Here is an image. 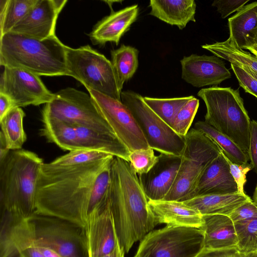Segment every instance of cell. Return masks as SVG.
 <instances>
[{"mask_svg": "<svg viewBox=\"0 0 257 257\" xmlns=\"http://www.w3.org/2000/svg\"><path fill=\"white\" fill-rule=\"evenodd\" d=\"M114 157L68 168L50 170L42 166L35 213L86 226L107 200Z\"/></svg>", "mask_w": 257, "mask_h": 257, "instance_id": "1", "label": "cell"}, {"mask_svg": "<svg viewBox=\"0 0 257 257\" xmlns=\"http://www.w3.org/2000/svg\"><path fill=\"white\" fill-rule=\"evenodd\" d=\"M108 197L119 244L127 253L157 224L139 176L130 163L114 157Z\"/></svg>", "mask_w": 257, "mask_h": 257, "instance_id": "2", "label": "cell"}, {"mask_svg": "<svg viewBox=\"0 0 257 257\" xmlns=\"http://www.w3.org/2000/svg\"><path fill=\"white\" fill-rule=\"evenodd\" d=\"M44 163L36 153L10 150L0 160V211L26 219L35 213L38 178Z\"/></svg>", "mask_w": 257, "mask_h": 257, "instance_id": "3", "label": "cell"}, {"mask_svg": "<svg viewBox=\"0 0 257 257\" xmlns=\"http://www.w3.org/2000/svg\"><path fill=\"white\" fill-rule=\"evenodd\" d=\"M67 46L56 35L38 40L9 32L1 36L0 65L38 76H69Z\"/></svg>", "mask_w": 257, "mask_h": 257, "instance_id": "4", "label": "cell"}, {"mask_svg": "<svg viewBox=\"0 0 257 257\" xmlns=\"http://www.w3.org/2000/svg\"><path fill=\"white\" fill-rule=\"evenodd\" d=\"M197 95L206 107L205 120L248 154L250 120L238 89L212 86Z\"/></svg>", "mask_w": 257, "mask_h": 257, "instance_id": "5", "label": "cell"}, {"mask_svg": "<svg viewBox=\"0 0 257 257\" xmlns=\"http://www.w3.org/2000/svg\"><path fill=\"white\" fill-rule=\"evenodd\" d=\"M185 140L177 176L163 200L184 201L190 199L205 169L221 152L213 141L195 128L188 131Z\"/></svg>", "mask_w": 257, "mask_h": 257, "instance_id": "6", "label": "cell"}, {"mask_svg": "<svg viewBox=\"0 0 257 257\" xmlns=\"http://www.w3.org/2000/svg\"><path fill=\"white\" fill-rule=\"evenodd\" d=\"M26 220L38 243L62 257H90L86 226L36 213Z\"/></svg>", "mask_w": 257, "mask_h": 257, "instance_id": "7", "label": "cell"}, {"mask_svg": "<svg viewBox=\"0 0 257 257\" xmlns=\"http://www.w3.org/2000/svg\"><path fill=\"white\" fill-rule=\"evenodd\" d=\"M66 64L69 76L91 89L121 101L112 63L89 45L72 48L67 46Z\"/></svg>", "mask_w": 257, "mask_h": 257, "instance_id": "8", "label": "cell"}, {"mask_svg": "<svg viewBox=\"0 0 257 257\" xmlns=\"http://www.w3.org/2000/svg\"><path fill=\"white\" fill-rule=\"evenodd\" d=\"M121 101L133 114L150 148L161 154L181 156L185 137L176 133L144 102L143 97L132 90L121 91Z\"/></svg>", "mask_w": 257, "mask_h": 257, "instance_id": "9", "label": "cell"}, {"mask_svg": "<svg viewBox=\"0 0 257 257\" xmlns=\"http://www.w3.org/2000/svg\"><path fill=\"white\" fill-rule=\"evenodd\" d=\"M203 240L202 228L166 225L148 233L134 257H196Z\"/></svg>", "mask_w": 257, "mask_h": 257, "instance_id": "10", "label": "cell"}, {"mask_svg": "<svg viewBox=\"0 0 257 257\" xmlns=\"http://www.w3.org/2000/svg\"><path fill=\"white\" fill-rule=\"evenodd\" d=\"M55 94L44 105L42 114L116 136L89 94L67 87Z\"/></svg>", "mask_w": 257, "mask_h": 257, "instance_id": "11", "label": "cell"}, {"mask_svg": "<svg viewBox=\"0 0 257 257\" xmlns=\"http://www.w3.org/2000/svg\"><path fill=\"white\" fill-rule=\"evenodd\" d=\"M87 90L100 113L130 152L150 147L131 112L121 101Z\"/></svg>", "mask_w": 257, "mask_h": 257, "instance_id": "12", "label": "cell"}, {"mask_svg": "<svg viewBox=\"0 0 257 257\" xmlns=\"http://www.w3.org/2000/svg\"><path fill=\"white\" fill-rule=\"evenodd\" d=\"M0 93L8 96L16 107L45 104L55 95L45 86L39 76L21 69L9 67H4L1 74Z\"/></svg>", "mask_w": 257, "mask_h": 257, "instance_id": "13", "label": "cell"}, {"mask_svg": "<svg viewBox=\"0 0 257 257\" xmlns=\"http://www.w3.org/2000/svg\"><path fill=\"white\" fill-rule=\"evenodd\" d=\"M0 257H44L26 219L10 214L1 216Z\"/></svg>", "mask_w": 257, "mask_h": 257, "instance_id": "14", "label": "cell"}, {"mask_svg": "<svg viewBox=\"0 0 257 257\" xmlns=\"http://www.w3.org/2000/svg\"><path fill=\"white\" fill-rule=\"evenodd\" d=\"M67 2V0H37L10 32L38 40L56 35L57 20Z\"/></svg>", "mask_w": 257, "mask_h": 257, "instance_id": "15", "label": "cell"}, {"mask_svg": "<svg viewBox=\"0 0 257 257\" xmlns=\"http://www.w3.org/2000/svg\"><path fill=\"white\" fill-rule=\"evenodd\" d=\"M180 62L182 78L196 87L218 85L231 76L224 61L215 55L192 54Z\"/></svg>", "mask_w": 257, "mask_h": 257, "instance_id": "16", "label": "cell"}, {"mask_svg": "<svg viewBox=\"0 0 257 257\" xmlns=\"http://www.w3.org/2000/svg\"><path fill=\"white\" fill-rule=\"evenodd\" d=\"M86 228L90 257L110 253L120 245L108 197L106 203L87 220Z\"/></svg>", "mask_w": 257, "mask_h": 257, "instance_id": "17", "label": "cell"}, {"mask_svg": "<svg viewBox=\"0 0 257 257\" xmlns=\"http://www.w3.org/2000/svg\"><path fill=\"white\" fill-rule=\"evenodd\" d=\"M155 166L146 174L139 176L149 200H163L175 181L182 157L160 154Z\"/></svg>", "mask_w": 257, "mask_h": 257, "instance_id": "18", "label": "cell"}, {"mask_svg": "<svg viewBox=\"0 0 257 257\" xmlns=\"http://www.w3.org/2000/svg\"><path fill=\"white\" fill-rule=\"evenodd\" d=\"M236 193H238L237 185L230 173L228 160L221 151L202 174L191 198L204 195Z\"/></svg>", "mask_w": 257, "mask_h": 257, "instance_id": "19", "label": "cell"}, {"mask_svg": "<svg viewBox=\"0 0 257 257\" xmlns=\"http://www.w3.org/2000/svg\"><path fill=\"white\" fill-rule=\"evenodd\" d=\"M139 11L138 5H134L104 17L89 34L92 42L94 45H104L109 42L118 45L121 37L137 20Z\"/></svg>", "mask_w": 257, "mask_h": 257, "instance_id": "20", "label": "cell"}, {"mask_svg": "<svg viewBox=\"0 0 257 257\" xmlns=\"http://www.w3.org/2000/svg\"><path fill=\"white\" fill-rule=\"evenodd\" d=\"M149 204L157 224L202 229L203 227V215L183 201L149 200Z\"/></svg>", "mask_w": 257, "mask_h": 257, "instance_id": "21", "label": "cell"}, {"mask_svg": "<svg viewBox=\"0 0 257 257\" xmlns=\"http://www.w3.org/2000/svg\"><path fill=\"white\" fill-rule=\"evenodd\" d=\"M203 219V248L214 250L237 247L234 224L228 216L205 215Z\"/></svg>", "mask_w": 257, "mask_h": 257, "instance_id": "22", "label": "cell"}, {"mask_svg": "<svg viewBox=\"0 0 257 257\" xmlns=\"http://www.w3.org/2000/svg\"><path fill=\"white\" fill-rule=\"evenodd\" d=\"M73 125L77 134L80 149L104 152L129 162L130 151L117 136L103 133L83 126Z\"/></svg>", "mask_w": 257, "mask_h": 257, "instance_id": "23", "label": "cell"}, {"mask_svg": "<svg viewBox=\"0 0 257 257\" xmlns=\"http://www.w3.org/2000/svg\"><path fill=\"white\" fill-rule=\"evenodd\" d=\"M149 6L150 15L180 30L190 21L195 22L196 5L194 0H151Z\"/></svg>", "mask_w": 257, "mask_h": 257, "instance_id": "24", "label": "cell"}, {"mask_svg": "<svg viewBox=\"0 0 257 257\" xmlns=\"http://www.w3.org/2000/svg\"><path fill=\"white\" fill-rule=\"evenodd\" d=\"M229 38L239 48L254 45L257 31V2L243 6L228 20Z\"/></svg>", "mask_w": 257, "mask_h": 257, "instance_id": "25", "label": "cell"}, {"mask_svg": "<svg viewBox=\"0 0 257 257\" xmlns=\"http://www.w3.org/2000/svg\"><path fill=\"white\" fill-rule=\"evenodd\" d=\"M252 199L239 193L224 195H204L183 201L201 215L221 214L229 216L241 204Z\"/></svg>", "mask_w": 257, "mask_h": 257, "instance_id": "26", "label": "cell"}, {"mask_svg": "<svg viewBox=\"0 0 257 257\" xmlns=\"http://www.w3.org/2000/svg\"><path fill=\"white\" fill-rule=\"evenodd\" d=\"M43 123L41 135L50 143L64 150L80 149L78 138L73 124L62 120L42 114Z\"/></svg>", "mask_w": 257, "mask_h": 257, "instance_id": "27", "label": "cell"}, {"mask_svg": "<svg viewBox=\"0 0 257 257\" xmlns=\"http://www.w3.org/2000/svg\"><path fill=\"white\" fill-rule=\"evenodd\" d=\"M25 113L21 107H14L0 119L2 135L9 150L22 149L27 139L23 127Z\"/></svg>", "mask_w": 257, "mask_h": 257, "instance_id": "28", "label": "cell"}, {"mask_svg": "<svg viewBox=\"0 0 257 257\" xmlns=\"http://www.w3.org/2000/svg\"><path fill=\"white\" fill-rule=\"evenodd\" d=\"M139 51L122 44L111 51L112 65L118 88L121 91L125 82L131 79L138 67Z\"/></svg>", "mask_w": 257, "mask_h": 257, "instance_id": "29", "label": "cell"}, {"mask_svg": "<svg viewBox=\"0 0 257 257\" xmlns=\"http://www.w3.org/2000/svg\"><path fill=\"white\" fill-rule=\"evenodd\" d=\"M202 48L230 64L243 66L257 72V57L238 48L229 38L223 42L205 44Z\"/></svg>", "mask_w": 257, "mask_h": 257, "instance_id": "30", "label": "cell"}, {"mask_svg": "<svg viewBox=\"0 0 257 257\" xmlns=\"http://www.w3.org/2000/svg\"><path fill=\"white\" fill-rule=\"evenodd\" d=\"M195 128L202 132L213 141L220 148L224 155L232 163L241 165L248 163V154L227 136L223 135L204 121H198Z\"/></svg>", "mask_w": 257, "mask_h": 257, "instance_id": "31", "label": "cell"}, {"mask_svg": "<svg viewBox=\"0 0 257 257\" xmlns=\"http://www.w3.org/2000/svg\"><path fill=\"white\" fill-rule=\"evenodd\" d=\"M37 0H1V35L10 32L28 14Z\"/></svg>", "mask_w": 257, "mask_h": 257, "instance_id": "32", "label": "cell"}, {"mask_svg": "<svg viewBox=\"0 0 257 257\" xmlns=\"http://www.w3.org/2000/svg\"><path fill=\"white\" fill-rule=\"evenodd\" d=\"M110 155L94 150H75L69 151L50 163H44L42 167L50 170L75 167L98 161Z\"/></svg>", "mask_w": 257, "mask_h": 257, "instance_id": "33", "label": "cell"}, {"mask_svg": "<svg viewBox=\"0 0 257 257\" xmlns=\"http://www.w3.org/2000/svg\"><path fill=\"white\" fill-rule=\"evenodd\" d=\"M193 97V95L171 98L143 97L147 105L166 123L171 127L180 109Z\"/></svg>", "mask_w": 257, "mask_h": 257, "instance_id": "34", "label": "cell"}, {"mask_svg": "<svg viewBox=\"0 0 257 257\" xmlns=\"http://www.w3.org/2000/svg\"><path fill=\"white\" fill-rule=\"evenodd\" d=\"M237 248L247 255L257 251V218L234 222Z\"/></svg>", "mask_w": 257, "mask_h": 257, "instance_id": "35", "label": "cell"}, {"mask_svg": "<svg viewBox=\"0 0 257 257\" xmlns=\"http://www.w3.org/2000/svg\"><path fill=\"white\" fill-rule=\"evenodd\" d=\"M199 106V100L194 96L180 109L176 115L172 130L180 136L185 137L193 121Z\"/></svg>", "mask_w": 257, "mask_h": 257, "instance_id": "36", "label": "cell"}, {"mask_svg": "<svg viewBox=\"0 0 257 257\" xmlns=\"http://www.w3.org/2000/svg\"><path fill=\"white\" fill-rule=\"evenodd\" d=\"M158 160L159 156H156L154 150L149 147L130 152L128 162L132 170L140 176L147 173Z\"/></svg>", "mask_w": 257, "mask_h": 257, "instance_id": "37", "label": "cell"}, {"mask_svg": "<svg viewBox=\"0 0 257 257\" xmlns=\"http://www.w3.org/2000/svg\"><path fill=\"white\" fill-rule=\"evenodd\" d=\"M240 87L257 98V80L240 66L230 64Z\"/></svg>", "mask_w": 257, "mask_h": 257, "instance_id": "38", "label": "cell"}, {"mask_svg": "<svg viewBox=\"0 0 257 257\" xmlns=\"http://www.w3.org/2000/svg\"><path fill=\"white\" fill-rule=\"evenodd\" d=\"M234 223L257 218V205L252 200L237 207L229 216Z\"/></svg>", "mask_w": 257, "mask_h": 257, "instance_id": "39", "label": "cell"}, {"mask_svg": "<svg viewBox=\"0 0 257 257\" xmlns=\"http://www.w3.org/2000/svg\"><path fill=\"white\" fill-rule=\"evenodd\" d=\"M249 0H215L212 6L217 8L222 19L235 12L239 11Z\"/></svg>", "mask_w": 257, "mask_h": 257, "instance_id": "40", "label": "cell"}, {"mask_svg": "<svg viewBox=\"0 0 257 257\" xmlns=\"http://www.w3.org/2000/svg\"><path fill=\"white\" fill-rule=\"evenodd\" d=\"M230 173L237 184L238 192L245 194L243 190L244 185L246 182V174L253 169L251 164L248 163L239 165L230 162L229 160Z\"/></svg>", "mask_w": 257, "mask_h": 257, "instance_id": "41", "label": "cell"}, {"mask_svg": "<svg viewBox=\"0 0 257 257\" xmlns=\"http://www.w3.org/2000/svg\"><path fill=\"white\" fill-rule=\"evenodd\" d=\"M196 257H246L237 247L220 249L202 248Z\"/></svg>", "mask_w": 257, "mask_h": 257, "instance_id": "42", "label": "cell"}, {"mask_svg": "<svg viewBox=\"0 0 257 257\" xmlns=\"http://www.w3.org/2000/svg\"><path fill=\"white\" fill-rule=\"evenodd\" d=\"M248 156L251 164L257 174V120L250 121Z\"/></svg>", "mask_w": 257, "mask_h": 257, "instance_id": "43", "label": "cell"}, {"mask_svg": "<svg viewBox=\"0 0 257 257\" xmlns=\"http://www.w3.org/2000/svg\"><path fill=\"white\" fill-rule=\"evenodd\" d=\"M14 107H16L12 99L7 95L0 93V119Z\"/></svg>", "mask_w": 257, "mask_h": 257, "instance_id": "44", "label": "cell"}, {"mask_svg": "<svg viewBox=\"0 0 257 257\" xmlns=\"http://www.w3.org/2000/svg\"><path fill=\"white\" fill-rule=\"evenodd\" d=\"M36 243L39 248L40 250L44 257H62L55 250L45 245L39 244L37 242Z\"/></svg>", "mask_w": 257, "mask_h": 257, "instance_id": "45", "label": "cell"}, {"mask_svg": "<svg viewBox=\"0 0 257 257\" xmlns=\"http://www.w3.org/2000/svg\"><path fill=\"white\" fill-rule=\"evenodd\" d=\"M125 251L124 249L119 245L110 253L101 256L100 257H124Z\"/></svg>", "mask_w": 257, "mask_h": 257, "instance_id": "46", "label": "cell"}, {"mask_svg": "<svg viewBox=\"0 0 257 257\" xmlns=\"http://www.w3.org/2000/svg\"><path fill=\"white\" fill-rule=\"evenodd\" d=\"M238 66V65H237ZM243 68L245 70H246L249 74H250L251 76H252L254 78L257 80V72L251 70L250 68H247L246 67L243 66H239Z\"/></svg>", "mask_w": 257, "mask_h": 257, "instance_id": "47", "label": "cell"}, {"mask_svg": "<svg viewBox=\"0 0 257 257\" xmlns=\"http://www.w3.org/2000/svg\"><path fill=\"white\" fill-rule=\"evenodd\" d=\"M246 50H248L250 52H251L253 55L257 57V45H254L251 47L246 48Z\"/></svg>", "mask_w": 257, "mask_h": 257, "instance_id": "48", "label": "cell"}, {"mask_svg": "<svg viewBox=\"0 0 257 257\" xmlns=\"http://www.w3.org/2000/svg\"><path fill=\"white\" fill-rule=\"evenodd\" d=\"M253 201L255 203V204L257 205V184L256 186V187L255 188L254 193H253Z\"/></svg>", "mask_w": 257, "mask_h": 257, "instance_id": "49", "label": "cell"}, {"mask_svg": "<svg viewBox=\"0 0 257 257\" xmlns=\"http://www.w3.org/2000/svg\"><path fill=\"white\" fill-rule=\"evenodd\" d=\"M246 257H257V251L246 255Z\"/></svg>", "mask_w": 257, "mask_h": 257, "instance_id": "50", "label": "cell"}, {"mask_svg": "<svg viewBox=\"0 0 257 257\" xmlns=\"http://www.w3.org/2000/svg\"><path fill=\"white\" fill-rule=\"evenodd\" d=\"M254 45H257V31L256 32L254 39Z\"/></svg>", "mask_w": 257, "mask_h": 257, "instance_id": "51", "label": "cell"}]
</instances>
